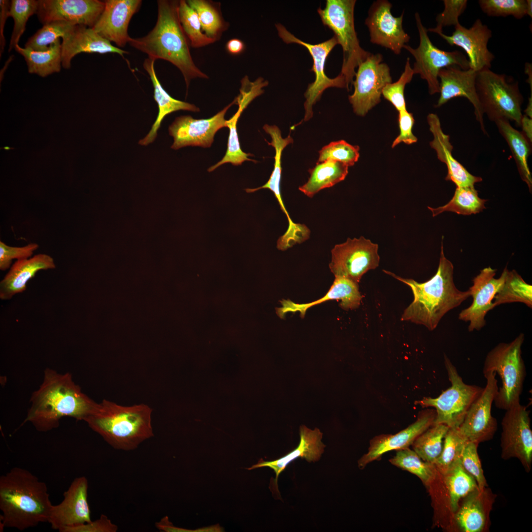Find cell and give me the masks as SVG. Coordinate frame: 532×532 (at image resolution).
<instances>
[{
  "label": "cell",
  "instance_id": "5",
  "mask_svg": "<svg viewBox=\"0 0 532 532\" xmlns=\"http://www.w3.org/2000/svg\"><path fill=\"white\" fill-rule=\"evenodd\" d=\"M152 412L143 403L125 406L103 399L84 421L113 448L131 451L154 435Z\"/></svg>",
  "mask_w": 532,
  "mask_h": 532
},
{
  "label": "cell",
  "instance_id": "33",
  "mask_svg": "<svg viewBox=\"0 0 532 532\" xmlns=\"http://www.w3.org/2000/svg\"><path fill=\"white\" fill-rule=\"evenodd\" d=\"M485 490L478 489L464 498L454 519L463 532H480L486 526L487 511L485 503Z\"/></svg>",
  "mask_w": 532,
  "mask_h": 532
},
{
  "label": "cell",
  "instance_id": "35",
  "mask_svg": "<svg viewBox=\"0 0 532 532\" xmlns=\"http://www.w3.org/2000/svg\"><path fill=\"white\" fill-rule=\"evenodd\" d=\"M14 49L25 58L30 73L44 77L58 72L62 66V46L60 38L50 45L45 51H35L19 45Z\"/></svg>",
  "mask_w": 532,
  "mask_h": 532
},
{
  "label": "cell",
  "instance_id": "60",
  "mask_svg": "<svg viewBox=\"0 0 532 532\" xmlns=\"http://www.w3.org/2000/svg\"><path fill=\"white\" fill-rule=\"evenodd\" d=\"M527 15L532 17V1L527 0Z\"/></svg>",
  "mask_w": 532,
  "mask_h": 532
},
{
  "label": "cell",
  "instance_id": "49",
  "mask_svg": "<svg viewBox=\"0 0 532 532\" xmlns=\"http://www.w3.org/2000/svg\"><path fill=\"white\" fill-rule=\"evenodd\" d=\"M409 61V58H407L404 71L398 80L387 84L382 92L384 98L390 102L398 111L406 109L404 88L405 85L411 82L414 74Z\"/></svg>",
  "mask_w": 532,
  "mask_h": 532
},
{
  "label": "cell",
  "instance_id": "11",
  "mask_svg": "<svg viewBox=\"0 0 532 532\" xmlns=\"http://www.w3.org/2000/svg\"><path fill=\"white\" fill-rule=\"evenodd\" d=\"M275 27L279 37L288 44L295 43L305 47L309 51L313 59V66L311 71H313L315 79L309 84L304 93L305 101L304 103L305 115L304 121L309 120L313 115L312 107L318 101L323 92L330 87L346 88L345 78L339 74L335 78H329L325 73V63L332 49L338 44L334 36L320 43L313 44L305 42L298 38L289 32L280 23Z\"/></svg>",
  "mask_w": 532,
  "mask_h": 532
},
{
  "label": "cell",
  "instance_id": "56",
  "mask_svg": "<svg viewBox=\"0 0 532 532\" xmlns=\"http://www.w3.org/2000/svg\"><path fill=\"white\" fill-rule=\"evenodd\" d=\"M244 44L242 41L237 38L229 40L226 44V48L231 54L237 55L242 53L244 49Z\"/></svg>",
  "mask_w": 532,
  "mask_h": 532
},
{
  "label": "cell",
  "instance_id": "51",
  "mask_svg": "<svg viewBox=\"0 0 532 532\" xmlns=\"http://www.w3.org/2000/svg\"><path fill=\"white\" fill-rule=\"evenodd\" d=\"M444 8L436 17V26L428 31L438 33L442 32L444 27L456 26L459 24V18L467 6L466 0H444Z\"/></svg>",
  "mask_w": 532,
  "mask_h": 532
},
{
  "label": "cell",
  "instance_id": "29",
  "mask_svg": "<svg viewBox=\"0 0 532 532\" xmlns=\"http://www.w3.org/2000/svg\"><path fill=\"white\" fill-rule=\"evenodd\" d=\"M300 440L298 446L285 456L272 461H264L261 459L257 464L252 466L248 470L268 467L273 470L275 473L274 482L275 489L278 491L277 480L280 474L287 466L295 460L301 458L309 463L319 461L324 452L325 445L322 442L323 436L320 430L316 428L311 430L304 425L299 428Z\"/></svg>",
  "mask_w": 532,
  "mask_h": 532
},
{
  "label": "cell",
  "instance_id": "25",
  "mask_svg": "<svg viewBox=\"0 0 532 532\" xmlns=\"http://www.w3.org/2000/svg\"><path fill=\"white\" fill-rule=\"evenodd\" d=\"M241 81L240 93L234 100L235 103L238 104V110L235 114L226 122L227 127H228L230 130L226 153L221 160L208 168V172H211L220 166L228 163L234 166L241 165L246 161L256 163V161L248 158L252 155L251 154L246 153L241 150L236 125L242 111L255 98L263 93L264 91L263 88L266 86V84L261 78H257L255 81L251 82L248 77H245Z\"/></svg>",
  "mask_w": 532,
  "mask_h": 532
},
{
  "label": "cell",
  "instance_id": "61",
  "mask_svg": "<svg viewBox=\"0 0 532 532\" xmlns=\"http://www.w3.org/2000/svg\"><path fill=\"white\" fill-rule=\"evenodd\" d=\"M0 149L5 150H6V151L13 150V149H15V148L11 147L8 146H5L4 147H0Z\"/></svg>",
  "mask_w": 532,
  "mask_h": 532
},
{
  "label": "cell",
  "instance_id": "46",
  "mask_svg": "<svg viewBox=\"0 0 532 532\" xmlns=\"http://www.w3.org/2000/svg\"><path fill=\"white\" fill-rule=\"evenodd\" d=\"M38 0H12L10 1L8 16L14 20V28L10 40L9 51L18 45L21 35L24 33L28 19L36 14Z\"/></svg>",
  "mask_w": 532,
  "mask_h": 532
},
{
  "label": "cell",
  "instance_id": "37",
  "mask_svg": "<svg viewBox=\"0 0 532 532\" xmlns=\"http://www.w3.org/2000/svg\"><path fill=\"white\" fill-rule=\"evenodd\" d=\"M448 490L452 512L457 510L460 501L479 489L476 481L463 467L461 460L442 475Z\"/></svg>",
  "mask_w": 532,
  "mask_h": 532
},
{
  "label": "cell",
  "instance_id": "10",
  "mask_svg": "<svg viewBox=\"0 0 532 532\" xmlns=\"http://www.w3.org/2000/svg\"><path fill=\"white\" fill-rule=\"evenodd\" d=\"M416 26L419 35L418 47L413 48L404 45L403 48L414 58L412 68L414 74H419L425 80L431 95L439 93V71L442 68L457 66L463 70L470 68L468 60L459 51H445L435 46L428 34V30L423 25L418 13L415 14Z\"/></svg>",
  "mask_w": 532,
  "mask_h": 532
},
{
  "label": "cell",
  "instance_id": "20",
  "mask_svg": "<svg viewBox=\"0 0 532 532\" xmlns=\"http://www.w3.org/2000/svg\"><path fill=\"white\" fill-rule=\"evenodd\" d=\"M104 6L98 0H39L36 14L44 25L63 21L93 28Z\"/></svg>",
  "mask_w": 532,
  "mask_h": 532
},
{
  "label": "cell",
  "instance_id": "17",
  "mask_svg": "<svg viewBox=\"0 0 532 532\" xmlns=\"http://www.w3.org/2000/svg\"><path fill=\"white\" fill-rule=\"evenodd\" d=\"M235 100L209 119H195L190 115L176 117L169 126L168 132L173 138L171 146L177 150L187 146L210 147L216 132L227 127L225 115Z\"/></svg>",
  "mask_w": 532,
  "mask_h": 532
},
{
  "label": "cell",
  "instance_id": "31",
  "mask_svg": "<svg viewBox=\"0 0 532 532\" xmlns=\"http://www.w3.org/2000/svg\"><path fill=\"white\" fill-rule=\"evenodd\" d=\"M155 60L149 58L145 59L143 67L149 75L154 87V98L158 104L159 111L157 119L151 129L138 143L141 145H147L153 142L157 136V131L165 117L170 113L183 110L198 112L199 107L193 104L176 100L170 96L163 88L159 80L154 68Z\"/></svg>",
  "mask_w": 532,
  "mask_h": 532
},
{
  "label": "cell",
  "instance_id": "23",
  "mask_svg": "<svg viewBox=\"0 0 532 532\" xmlns=\"http://www.w3.org/2000/svg\"><path fill=\"white\" fill-rule=\"evenodd\" d=\"M435 410L426 409L419 412L415 422L395 434H381L370 441L366 453L358 461L360 469L377 460L385 453L409 447L415 439L432 426L435 418Z\"/></svg>",
  "mask_w": 532,
  "mask_h": 532
},
{
  "label": "cell",
  "instance_id": "19",
  "mask_svg": "<svg viewBox=\"0 0 532 532\" xmlns=\"http://www.w3.org/2000/svg\"><path fill=\"white\" fill-rule=\"evenodd\" d=\"M88 481L85 476L73 479L63 494V499L53 505L48 522L60 532L68 528L91 522V511L88 501Z\"/></svg>",
  "mask_w": 532,
  "mask_h": 532
},
{
  "label": "cell",
  "instance_id": "52",
  "mask_svg": "<svg viewBox=\"0 0 532 532\" xmlns=\"http://www.w3.org/2000/svg\"><path fill=\"white\" fill-rule=\"evenodd\" d=\"M39 248L38 244L32 243L22 247L11 246L0 241V269H9L14 259L20 260L33 257L34 252Z\"/></svg>",
  "mask_w": 532,
  "mask_h": 532
},
{
  "label": "cell",
  "instance_id": "7",
  "mask_svg": "<svg viewBox=\"0 0 532 532\" xmlns=\"http://www.w3.org/2000/svg\"><path fill=\"white\" fill-rule=\"evenodd\" d=\"M355 0H327L324 8L317 12L324 25L333 31L343 50V62L340 74L345 78L347 89L352 85L355 69L371 53L360 44L354 25Z\"/></svg>",
  "mask_w": 532,
  "mask_h": 532
},
{
  "label": "cell",
  "instance_id": "40",
  "mask_svg": "<svg viewBox=\"0 0 532 532\" xmlns=\"http://www.w3.org/2000/svg\"><path fill=\"white\" fill-rule=\"evenodd\" d=\"M390 463L417 476L426 486L435 479L438 472L434 464L423 461L409 447L396 451Z\"/></svg>",
  "mask_w": 532,
  "mask_h": 532
},
{
  "label": "cell",
  "instance_id": "34",
  "mask_svg": "<svg viewBox=\"0 0 532 532\" xmlns=\"http://www.w3.org/2000/svg\"><path fill=\"white\" fill-rule=\"evenodd\" d=\"M309 172L308 180L299 187V190L312 198L320 190L343 180L348 174V166L340 162L327 160L318 163Z\"/></svg>",
  "mask_w": 532,
  "mask_h": 532
},
{
  "label": "cell",
  "instance_id": "14",
  "mask_svg": "<svg viewBox=\"0 0 532 532\" xmlns=\"http://www.w3.org/2000/svg\"><path fill=\"white\" fill-rule=\"evenodd\" d=\"M530 412L518 403L506 410L501 425V457L518 459L525 470H531L532 463V431Z\"/></svg>",
  "mask_w": 532,
  "mask_h": 532
},
{
  "label": "cell",
  "instance_id": "2",
  "mask_svg": "<svg viewBox=\"0 0 532 532\" xmlns=\"http://www.w3.org/2000/svg\"><path fill=\"white\" fill-rule=\"evenodd\" d=\"M53 504L46 483L29 470L11 468L0 477V531H23L48 522Z\"/></svg>",
  "mask_w": 532,
  "mask_h": 532
},
{
  "label": "cell",
  "instance_id": "45",
  "mask_svg": "<svg viewBox=\"0 0 532 532\" xmlns=\"http://www.w3.org/2000/svg\"><path fill=\"white\" fill-rule=\"evenodd\" d=\"M74 26L63 21L46 24L28 39L25 48L35 51H45L56 40L66 36Z\"/></svg>",
  "mask_w": 532,
  "mask_h": 532
},
{
  "label": "cell",
  "instance_id": "42",
  "mask_svg": "<svg viewBox=\"0 0 532 532\" xmlns=\"http://www.w3.org/2000/svg\"><path fill=\"white\" fill-rule=\"evenodd\" d=\"M186 1L198 14L203 33L209 37L217 40L227 28L228 23L225 22L216 4L205 0Z\"/></svg>",
  "mask_w": 532,
  "mask_h": 532
},
{
  "label": "cell",
  "instance_id": "28",
  "mask_svg": "<svg viewBox=\"0 0 532 532\" xmlns=\"http://www.w3.org/2000/svg\"><path fill=\"white\" fill-rule=\"evenodd\" d=\"M56 268L54 259L40 253L26 259L17 260L0 282V299H11L15 295L24 292L28 282L41 270Z\"/></svg>",
  "mask_w": 532,
  "mask_h": 532
},
{
  "label": "cell",
  "instance_id": "54",
  "mask_svg": "<svg viewBox=\"0 0 532 532\" xmlns=\"http://www.w3.org/2000/svg\"><path fill=\"white\" fill-rule=\"evenodd\" d=\"M118 527L105 515L94 521L65 529L63 532H116Z\"/></svg>",
  "mask_w": 532,
  "mask_h": 532
},
{
  "label": "cell",
  "instance_id": "18",
  "mask_svg": "<svg viewBox=\"0 0 532 532\" xmlns=\"http://www.w3.org/2000/svg\"><path fill=\"white\" fill-rule=\"evenodd\" d=\"M497 269L491 267L482 269L472 280L473 285L469 287L471 304L462 310L459 314V319L469 322V332L479 331L486 324L485 317L494 308L493 300L503 283L508 269L504 268L499 278H495Z\"/></svg>",
  "mask_w": 532,
  "mask_h": 532
},
{
  "label": "cell",
  "instance_id": "27",
  "mask_svg": "<svg viewBox=\"0 0 532 532\" xmlns=\"http://www.w3.org/2000/svg\"><path fill=\"white\" fill-rule=\"evenodd\" d=\"M427 121L430 130L433 136L430 145L435 150L438 159L447 166V174L445 180L453 182L456 187H474L476 183L482 181L480 177L472 175L453 157L452 154L453 146L450 142L449 136L442 131L437 115L429 114Z\"/></svg>",
  "mask_w": 532,
  "mask_h": 532
},
{
  "label": "cell",
  "instance_id": "59",
  "mask_svg": "<svg viewBox=\"0 0 532 532\" xmlns=\"http://www.w3.org/2000/svg\"><path fill=\"white\" fill-rule=\"evenodd\" d=\"M524 111L526 116L530 118H532V95L529 98V102Z\"/></svg>",
  "mask_w": 532,
  "mask_h": 532
},
{
  "label": "cell",
  "instance_id": "12",
  "mask_svg": "<svg viewBox=\"0 0 532 532\" xmlns=\"http://www.w3.org/2000/svg\"><path fill=\"white\" fill-rule=\"evenodd\" d=\"M380 53L371 54L358 67L353 81V93L349 102L357 115L364 116L381 100L384 87L392 82L389 66L382 63Z\"/></svg>",
  "mask_w": 532,
  "mask_h": 532
},
{
  "label": "cell",
  "instance_id": "48",
  "mask_svg": "<svg viewBox=\"0 0 532 532\" xmlns=\"http://www.w3.org/2000/svg\"><path fill=\"white\" fill-rule=\"evenodd\" d=\"M478 2L482 11L489 16L512 15L521 19L527 15L525 0H479Z\"/></svg>",
  "mask_w": 532,
  "mask_h": 532
},
{
  "label": "cell",
  "instance_id": "47",
  "mask_svg": "<svg viewBox=\"0 0 532 532\" xmlns=\"http://www.w3.org/2000/svg\"><path fill=\"white\" fill-rule=\"evenodd\" d=\"M359 150L358 146L350 144L344 140L332 142L319 151L318 163L332 160L352 166L358 160Z\"/></svg>",
  "mask_w": 532,
  "mask_h": 532
},
{
  "label": "cell",
  "instance_id": "6",
  "mask_svg": "<svg viewBox=\"0 0 532 532\" xmlns=\"http://www.w3.org/2000/svg\"><path fill=\"white\" fill-rule=\"evenodd\" d=\"M524 338L521 333L509 343H500L486 357L483 373H498L501 380L494 400L499 409L506 410L520 403L526 375L521 349Z\"/></svg>",
  "mask_w": 532,
  "mask_h": 532
},
{
  "label": "cell",
  "instance_id": "15",
  "mask_svg": "<svg viewBox=\"0 0 532 532\" xmlns=\"http://www.w3.org/2000/svg\"><path fill=\"white\" fill-rule=\"evenodd\" d=\"M486 384L479 397L472 403L458 428L468 440L479 444L491 440L497 429V422L492 415L493 403L499 387L496 373H483Z\"/></svg>",
  "mask_w": 532,
  "mask_h": 532
},
{
  "label": "cell",
  "instance_id": "13",
  "mask_svg": "<svg viewBox=\"0 0 532 532\" xmlns=\"http://www.w3.org/2000/svg\"><path fill=\"white\" fill-rule=\"evenodd\" d=\"M378 244L364 236L348 238L331 251L329 267L335 277L349 279L359 283L363 275L379 264Z\"/></svg>",
  "mask_w": 532,
  "mask_h": 532
},
{
  "label": "cell",
  "instance_id": "57",
  "mask_svg": "<svg viewBox=\"0 0 532 532\" xmlns=\"http://www.w3.org/2000/svg\"><path fill=\"white\" fill-rule=\"evenodd\" d=\"M521 126L523 129V134L531 143L532 141V119L526 115L522 116Z\"/></svg>",
  "mask_w": 532,
  "mask_h": 532
},
{
  "label": "cell",
  "instance_id": "4",
  "mask_svg": "<svg viewBox=\"0 0 532 532\" xmlns=\"http://www.w3.org/2000/svg\"><path fill=\"white\" fill-rule=\"evenodd\" d=\"M158 18L154 28L145 36L131 38L128 43L156 61L163 59L176 66L188 88L191 81L208 76L195 65L190 51V43L178 16L179 1L159 0Z\"/></svg>",
  "mask_w": 532,
  "mask_h": 532
},
{
  "label": "cell",
  "instance_id": "38",
  "mask_svg": "<svg viewBox=\"0 0 532 532\" xmlns=\"http://www.w3.org/2000/svg\"><path fill=\"white\" fill-rule=\"evenodd\" d=\"M486 200L479 197L474 187H456L452 199L445 205L436 208L428 206L432 217L450 211L465 215L476 214L485 209Z\"/></svg>",
  "mask_w": 532,
  "mask_h": 532
},
{
  "label": "cell",
  "instance_id": "9",
  "mask_svg": "<svg viewBox=\"0 0 532 532\" xmlns=\"http://www.w3.org/2000/svg\"><path fill=\"white\" fill-rule=\"evenodd\" d=\"M444 358L451 386L437 398L424 397L414 403L423 408H435L436 415L433 424H444L449 428L458 429L469 408L481 395L484 388L466 384L448 357L444 355Z\"/></svg>",
  "mask_w": 532,
  "mask_h": 532
},
{
  "label": "cell",
  "instance_id": "8",
  "mask_svg": "<svg viewBox=\"0 0 532 532\" xmlns=\"http://www.w3.org/2000/svg\"><path fill=\"white\" fill-rule=\"evenodd\" d=\"M475 85L483 113L490 120H510L521 126L523 98L518 81L485 69L477 72Z\"/></svg>",
  "mask_w": 532,
  "mask_h": 532
},
{
  "label": "cell",
  "instance_id": "39",
  "mask_svg": "<svg viewBox=\"0 0 532 532\" xmlns=\"http://www.w3.org/2000/svg\"><path fill=\"white\" fill-rule=\"evenodd\" d=\"M494 307L501 304L519 302L532 307V286L515 270H508L505 280L496 294Z\"/></svg>",
  "mask_w": 532,
  "mask_h": 532
},
{
  "label": "cell",
  "instance_id": "16",
  "mask_svg": "<svg viewBox=\"0 0 532 532\" xmlns=\"http://www.w3.org/2000/svg\"><path fill=\"white\" fill-rule=\"evenodd\" d=\"M392 4L386 0H378L371 5L365 20L370 34V42L392 50L395 54L410 39L402 28L403 12L399 17L391 11Z\"/></svg>",
  "mask_w": 532,
  "mask_h": 532
},
{
  "label": "cell",
  "instance_id": "24",
  "mask_svg": "<svg viewBox=\"0 0 532 532\" xmlns=\"http://www.w3.org/2000/svg\"><path fill=\"white\" fill-rule=\"evenodd\" d=\"M104 2L103 11L92 28L102 37L123 47L131 38L128 32L129 23L142 1L107 0Z\"/></svg>",
  "mask_w": 532,
  "mask_h": 532
},
{
  "label": "cell",
  "instance_id": "44",
  "mask_svg": "<svg viewBox=\"0 0 532 532\" xmlns=\"http://www.w3.org/2000/svg\"><path fill=\"white\" fill-rule=\"evenodd\" d=\"M467 441L458 429H449L444 438L441 454L434 464L441 475L461 460L463 450Z\"/></svg>",
  "mask_w": 532,
  "mask_h": 532
},
{
  "label": "cell",
  "instance_id": "30",
  "mask_svg": "<svg viewBox=\"0 0 532 532\" xmlns=\"http://www.w3.org/2000/svg\"><path fill=\"white\" fill-rule=\"evenodd\" d=\"M359 283L349 279L335 277L334 281L327 294L314 301L299 304L290 299H283L282 306L277 308L276 313L281 318L289 312H299L303 318L307 310L311 307L329 300H340L339 306L345 310H353L359 307L362 297L359 291Z\"/></svg>",
  "mask_w": 532,
  "mask_h": 532
},
{
  "label": "cell",
  "instance_id": "53",
  "mask_svg": "<svg viewBox=\"0 0 532 532\" xmlns=\"http://www.w3.org/2000/svg\"><path fill=\"white\" fill-rule=\"evenodd\" d=\"M399 134L394 140L392 148H394L401 142L411 144L417 141V137L412 133V127L414 119L412 113L406 109L399 111L398 116Z\"/></svg>",
  "mask_w": 532,
  "mask_h": 532
},
{
  "label": "cell",
  "instance_id": "3",
  "mask_svg": "<svg viewBox=\"0 0 532 532\" xmlns=\"http://www.w3.org/2000/svg\"><path fill=\"white\" fill-rule=\"evenodd\" d=\"M454 266L445 256L441 243L439 262L436 273L429 280L418 282L404 278L386 270V274L408 285L413 295L412 302L404 309L400 320L426 327L432 331L442 318L470 296L469 291H462L453 281Z\"/></svg>",
  "mask_w": 532,
  "mask_h": 532
},
{
  "label": "cell",
  "instance_id": "41",
  "mask_svg": "<svg viewBox=\"0 0 532 532\" xmlns=\"http://www.w3.org/2000/svg\"><path fill=\"white\" fill-rule=\"evenodd\" d=\"M449 429L444 424H433L415 439L411 445L413 450L423 461L434 464L441 454Z\"/></svg>",
  "mask_w": 532,
  "mask_h": 532
},
{
  "label": "cell",
  "instance_id": "21",
  "mask_svg": "<svg viewBox=\"0 0 532 532\" xmlns=\"http://www.w3.org/2000/svg\"><path fill=\"white\" fill-rule=\"evenodd\" d=\"M451 46L463 48L468 58L470 68L476 72L490 69L495 56L488 48L491 38V30L480 19H477L469 29L460 23L455 26L451 35L437 33Z\"/></svg>",
  "mask_w": 532,
  "mask_h": 532
},
{
  "label": "cell",
  "instance_id": "22",
  "mask_svg": "<svg viewBox=\"0 0 532 532\" xmlns=\"http://www.w3.org/2000/svg\"><path fill=\"white\" fill-rule=\"evenodd\" d=\"M476 75L477 72L470 68L463 70L457 66L441 68L438 74L440 95L435 106L440 107L453 98H466L473 106L475 118L482 131L487 133L483 119L484 114L476 89Z\"/></svg>",
  "mask_w": 532,
  "mask_h": 532
},
{
  "label": "cell",
  "instance_id": "58",
  "mask_svg": "<svg viewBox=\"0 0 532 532\" xmlns=\"http://www.w3.org/2000/svg\"><path fill=\"white\" fill-rule=\"evenodd\" d=\"M532 64L526 63L525 65V73L528 75L529 78L526 81L531 85V91L532 93Z\"/></svg>",
  "mask_w": 532,
  "mask_h": 532
},
{
  "label": "cell",
  "instance_id": "50",
  "mask_svg": "<svg viewBox=\"0 0 532 532\" xmlns=\"http://www.w3.org/2000/svg\"><path fill=\"white\" fill-rule=\"evenodd\" d=\"M478 443L467 441L464 448L461 463L464 469L477 482L478 488L482 491L487 486L481 462L477 453Z\"/></svg>",
  "mask_w": 532,
  "mask_h": 532
},
{
  "label": "cell",
  "instance_id": "55",
  "mask_svg": "<svg viewBox=\"0 0 532 532\" xmlns=\"http://www.w3.org/2000/svg\"><path fill=\"white\" fill-rule=\"evenodd\" d=\"M10 1L7 0H0V57L5 45V40L3 35V30L6 19L8 16V11Z\"/></svg>",
  "mask_w": 532,
  "mask_h": 532
},
{
  "label": "cell",
  "instance_id": "26",
  "mask_svg": "<svg viewBox=\"0 0 532 532\" xmlns=\"http://www.w3.org/2000/svg\"><path fill=\"white\" fill-rule=\"evenodd\" d=\"M62 39V66L66 69L70 67L71 59L81 53H114L122 57L128 53L112 45L110 41L100 36L92 28L84 25H75Z\"/></svg>",
  "mask_w": 532,
  "mask_h": 532
},
{
  "label": "cell",
  "instance_id": "1",
  "mask_svg": "<svg viewBox=\"0 0 532 532\" xmlns=\"http://www.w3.org/2000/svg\"><path fill=\"white\" fill-rule=\"evenodd\" d=\"M30 402L21 426L30 422L39 432L57 428L64 417L84 421L98 405L82 391L69 372L60 373L50 368L44 371L42 382L33 393Z\"/></svg>",
  "mask_w": 532,
  "mask_h": 532
},
{
  "label": "cell",
  "instance_id": "43",
  "mask_svg": "<svg viewBox=\"0 0 532 532\" xmlns=\"http://www.w3.org/2000/svg\"><path fill=\"white\" fill-rule=\"evenodd\" d=\"M178 16L182 28L192 47L200 48L216 41L203 33L198 14L186 0L179 1Z\"/></svg>",
  "mask_w": 532,
  "mask_h": 532
},
{
  "label": "cell",
  "instance_id": "36",
  "mask_svg": "<svg viewBox=\"0 0 532 532\" xmlns=\"http://www.w3.org/2000/svg\"><path fill=\"white\" fill-rule=\"evenodd\" d=\"M495 123L509 147L522 179L531 190L532 176L528 164L531 150L530 142L522 133L514 129L508 121L499 120Z\"/></svg>",
  "mask_w": 532,
  "mask_h": 532
},
{
  "label": "cell",
  "instance_id": "32",
  "mask_svg": "<svg viewBox=\"0 0 532 532\" xmlns=\"http://www.w3.org/2000/svg\"><path fill=\"white\" fill-rule=\"evenodd\" d=\"M263 129L269 134L271 138V142H267V144L273 146L275 150L274 168L268 180L265 184L257 188L246 189L245 191L248 193H253L262 189H268L271 191L277 199L281 210L288 218V229H292L296 227V224L291 220L283 203L280 191V181L282 171V153L287 145L293 142V139L290 135L286 138H283L280 129L275 125L270 126L266 124L264 126Z\"/></svg>",
  "mask_w": 532,
  "mask_h": 532
}]
</instances>
